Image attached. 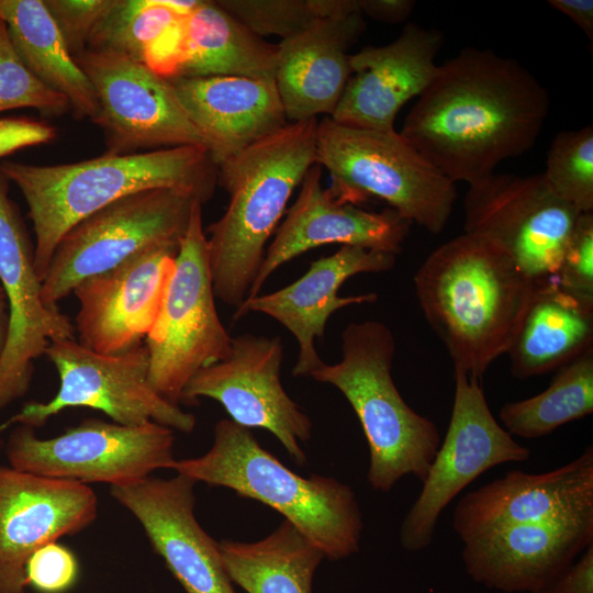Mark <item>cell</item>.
I'll return each instance as SVG.
<instances>
[{
  "mask_svg": "<svg viewBox=\"0 0 593 593\" xmlns=\"http://www.w3.org/2000/svg\"><path fill=\"white\" fill-rule=\"evenodd\" d=\"M315 164L332 178V194L359 205L374 197L430 234L446 227L457 199L455 183L401 134L317 122Z\"/></svg>",
  "mask_w": 593,
  "mask_h": 593,
  "instance_id": "obj_7",
  "label": "cell"
},
{
  "mask_svg": "<svg viewBox=\"0 0 593 593\" xmlns=\"http://www.w3.org/2000/svg\"><path fill=\"white\" fill-rule=\"evenodd\" d=\"M20 108L35 109L48 118L71 110L63 94L42 82L24 65L0 20V112Z\"/></svg>",
  "mask_w": 593,
  "mask_h": 593,
  "instance_id": "obj_34",
  "label": "cell"
},
{
  "mask_svg": "<svg viewBox=\"0 0 593 593\" xmlns=\"http://www.w3.org/2000/svg\"><path fill=\"white\" fill-rule=\"evenodd\" d=\"M97 514L89 485L0 466V593H24L32 553L83 530Z\"/></svg>",
  "mask_w": 593,
  "mask_h": 593,
  "instance_id": "obj_18",
  "label": "cell"
},
{
  "mask_svg": "<svg viewBox=\"0 0 593 593\" xmlns=\"http://www.w3.org/2000/svg\"><path fill=\"white\" fill-rule=\"evenodd\" d=\"M395 339L379 321L348 324L342 333V360L323 361L310 377L337 388L355 411L369 447L367 479L389 492L405 475L422 483L440 446L437 426L400 394L392 374Z\"/></svg>",
  "mask_w": 593,
  "mask_h": 593,
  "instance_id": "obj_6",
  "label": "cell"
},
{
  "mask_svg": "<svg viewBox=\"0 0 593 593\" xmlns=\"http://www.w3.org/2000/svg\"><path fill=\"white\" fill-rule=\"evenodd\" d=\"M9 323V311L4 291L0 284V351L4 345Z\"/></svg>",
  "mask_w": 593,
  "mask_h": 593,
  "instance_id": "obj_43",
  "label": "cell"
},
{
  "mask_svg": "<svg viewBox=\"0 0 593 593\" xmlns=\"http://www.w3.org/2000/svg\"><path fill=\"white\" fill-rule=\"evenodd\" d=\"M144 345L152 385L176 405L198 371L231 355L232 337L215 306L201 203L194 205L180 239L159 313Z\"/></svg>",
  "mask_w": 593,
  "mask_h": 593,
  "instance_id": "obj_8",
  "label": "cell"
},
{
  "mask_svg": "<svg viewBox=\"0 0 593 593\" xmlns=\"http://www.w3.org/2000/svg\"><path fill=\"white\" fill-rule=\"evenodd\" d=\"M552 281L571 295L593 303V212L578 217Z\"/></svg>",
  "mask_w": 593,
  "mask_h": 593,
  "instance_id": "obj_36",
  "label": "cell"
},
{
  "mask_svg": "<svg viewBox=\"0 0 593 593\" xmlns=\"http://www.w3.org/2000/svg\"><path fill=\"white\" fill-rule=\"evenodd\" d=\"M317 122H289L217 164V183L230 203L206 228L208 255L215 298L230 306L246 300L268 239L315 164Z\"/></svg>",
  "mask_w": 593,
  "mask_h": 593,
  "instance_id": "obj_4",
  "label": "cell"
},
{
  "mask_svg": "<svg viewBox=\"0 0 593 593\" xmlns=\"http://www.w3.org/2000/svg\"><path fill=\"white\" fill-rule=\"evenodd\" d=\"M593 412V348L558 369L542 392L504 404L499 413L513 436L534 439Z\"/></svg>",
  "mask_w": 593,
  "mask_h": 593,
  "instance_id": "obj_31",
  "label": "cell"
},
{
  "mask_svg": "<svg viewBox=\"0 0 593 593\" xmlns=\"http://www.w3.org/2000/svg\"><path fill=\"white\" fill-rule=\"evenodd\" d=\"M0 169L22 193L35 234L34 265L44 280L56 246L78 222L133 193L169 188L205 203L217 165L202 146L111 154L60 165L4 160Z\"/></svg>",
  "mask_w": 593,
  "mask_h": 593,
  "instance_id": "obj_3",
  "label": "cell"
},
{
  "mask_svg": "<svg viewBox=\"0 0 593 593\" xmlns=\"http://www.w3.org/2000/svg\"><path fill=\"white\" fill-rule=\"evenodd\" d=\"M463 198V230L502 248L537 283L551 280L581 212L542 174H491Z\"/></svg>",
  "mask_w": 593,
  "mask_h": 593,
  "instance_id": "obj_12",
  "label": "cell"
},
{
  "mask_svg": "<svg viewBox=\"0 0 593 593\" xmlns=\"http://www.w3.org/2000/svg\"><path fill=\"white\" fill-rule=\"evenodd\" d=\"M216 165L289 122L273 78L243 76L169 79Z\"/></svg>",
  "mask_w": 593,
  "mask_h": 593,
  "instance_id": "obj_26",
  "label": "cell"
},
{
  "mask_svg": "<svg viewBox=\"0 0 593 593\" xmlns=\"http://www.w3.org/2000/svg\"><path fill=\"white\" fill-rule=\"evenodd\" d=\"M279 46L264 41L222 8L198 0L181 21L178 77L273 78Z\"/></svg>",
  "mask_w": 593,
  "mask_h": 593,
  "instance_id": "obj_28",
  "label": "cell"
},
{
  "mask_svg": "<svg viewBox=\"0 0 593 593\" xmlns=\"http://www.w3.org/2000/svg\"><path fill=\"white\" fill-rule=\"evenodd\" d=\"M79 572L75 553L66 546L52 541L29 558L25 581L38 593H66L77 583Z\"/></svg>",
  "mask_w": 593,
  "mask_h": 593,
  "instance_id": "obj_37",
  "label": "cell"
},
{
  "mask_svg": "<svg viewBox=\"0 0 593 593\" xmlns=\"http://www.w3.org/2000/svg\"><path fill=\"white\" fill-rule=\"evenodd\" d=\"M195 481L177 473L111 485V496L132 513L187 593H236L219 549L194 515Z\"/></svg>",
  "mask_w": 593,
  "mask_h": 593,
  "instance_id": "obj_17",
  "label": "cell"
},
{
  "mask_svg": "<svg viewBox=\"0 0 593 593\" xmlns=\"http://www.w3.org/2000/svg\"><path fill=\"white\" fill-rule=\"evenodd\" d=\"M359 12L385 23L405 21L415 7L412 0H358Z\"/></svg>",
  "mask_w": 593,
  "mask_h": 593,
  "instance_id": "obj_41",
  "label": "cell"
},
{
  "mask_svg": "<svg viewBox=\"0 0 593 593\" xmlns=\"http://www.w3.org/2000/svg\"><path fill=\"white\" fill-rule=\"evenodd\" d=\"M197 198L169 188L126 195L78 222L59 240L41 295L58 307L85 279L108 271L152 247L179 244Z\"/></svg>",
  "mask_w": 593,
  "mask_h": 593,
  "instance_id": "obj_9",
  "label": "cell"
},
{
  "mask_svg": "<svg viewBox=\"0 0 593 593\" xmlns=\"http://www.w3.org/2000/svg\"><path fill=\"white\" fill-rule=\"evenodd\" d=\"M549 188L581 213L593 212V127L559 132L541 172Z\"/></svg>",
  "mask_w": 593,
  "mask_h": 593,
  "instance_id": "obj_33",
  "label": "cell"
},
{
  "mask_svg": "<svg viewBox=\"0 0 593 593\" xmlns=\"http://www.w3.org/2000/svg\"><path fill=\"white\" fill-rule=\"evenodd\" d=\"M76 61L99 101L107 153L132 154L210 144L183 110L169 79L127 57L86 51Z\"/></svg>",
  "mask_w": 593,
  "mask_h": 593,
  "instance_id": "obj_14",
  "label": "cell"
},
{
  "mask_svg": "<svg viewBox=\"0 0 593 593\" xmlns=\"http://www.w3.org/2000/svg\"><path fill=\"white\" fill-rule=\"evenodd\" d=\"M170 469L270 506L329 560L359 550L363 519L351 488L332 477L299 475L230 418L215 424L208 452L176 460Z\"/></svg>",
  "mask_w": 593,
  "mask_h": 593,
  "instance_id": "obj_5",
  "label": "cell"
},
{
  "mask_svg": "<svg viewBox=\"0 0 593 593\" xmlns=\"http://www.w3.org/2000/svg\"><path fill=\"white\" fill-rule=\"evenodd\" d=\"M45 356L58 372L57 393L48 402L27 403L11 422L35 428L66 409L89 407L122 425L154 422L182 433L195 426L193 414L164 399L152 385L144 344L109 355L71 338L51 343Z\"/></svg>",
  "mask_w": 593,
  "mask_h": 593,
  "instance_id": "obj_11",
  "label": "cell"
},
{
  "mask_svg": "<svg viewBox=\"0 0 593 593\" xmlns=\"http://www.w3.org/2000/svg\"><path fill=\"white\" fill-rule=\"evenodd\" d=\"M593 507V448L555 470L507 471L466 494L454 511L462 542L490 530L549 519Z\"/></svg>",
  "mask_w": 593,
  "mask_h": 593,
  "instance_id": "obj_24",
  "label": "cell"
},
{
  "mask_svg": "<svg viewBox=\"0 0 593 593\" xmlns=\"http://www.w3.org/2000/svg\"><path fill=\"white\" fill-rule=\"evenodd\" d=\"M179 244L148 248L81 281L76 331L79 343L101 354L142 344L159 313Z\"/></svg>",
  "mask_w": 593,
  "mask_h": 593,
  "instance_id": "obj_19",
  "label": "cell"
},
{
  "mask_svg": "<svg viewBox=\"0 0 593 593\" xmlns=\"http://www.w3.org/2000/svg\"><path fill=\"white\" fill-rule=\"evenodd\" d=\"M550 7L571 19L592 42L593 1L592 0H549Z\"/></svg>",
  "mask_w": 593,
  "mask_h": 593,
  "instance_id": "obj_42",
  "label": "cell"
},
{
  "mask_svg": "<svg viewBox=\"0 0 593 593\" xmlns=\"http://www.w3.org/2000/svg\"><path fill=\"white\" fill-rule=\"evenodd\" d=\"M365 30L361 13L325 18L278 44L275 82L288 122L333 114L351 75L349 49Z\"/></svg>",
  "mask_w": 593,
  "mask_h": 593,
  "instance_id": "obj_25",
  "label": "cell"
},
{
  "mask_svg": "<svg viewBox=\"0 0 593 593\" xmlns=\"http://www.w3.org/2000/svg\"><path fill=\"white\" fill-rule=\"evenodd\" d=\"M593 544V507L512 525L463 542L466 573L488 589L535 593Z\"/></svg>",
  "mask_w": 593,
  "mask_h": 593,
  "instance_id": "obj_20",
  "label": "cell"
},
{
  "mask_svg": "<svg viewBox=\"0 0 593 593\" xmlns=\"http://www.w3.org/2000/svg\"><path fill=\"white\" fill-rule=\"evenodd\" d=\"M443 44L441 31L409 23L390 44L351 54V75L329 118L346 126L393 131L401 108L435 77Z\"/></svg>",
  "mask_w": 593,
  "mask_h": 593,
  "instance_id": "obj_23",
  "label": "cell"
},
{
  "mask_svg": "<svg viewBox=\"0 0 593 593\" xmlns=\"http://www.w3.org/2000/svg\"><path fill=\"white\" fill-rule=\"evenodd\" d=\"M529 457L530 450L492 415L480 380L455 370L449 425L422 490L401 525L402 547L411 552L428 547L440 514L466 486L496 466Z\"/></svg>",
  "mask_w": 593,
  "mask_h": 593,
  "instance_id": "obj_13",
  "label": "cell"
},
{
  "mask_svg": "<svg viewBox=\"0 0 593 593\" xmlns=\"http://www.w3.org/2000/svg\"><path fill=\"white\" fill-rule=\"evenodd\" d=\"M10 181L0 169V284L9 323L0 351V412L29 391L34 361L53 342L71 339L75 326L58 307L42 300V281L20 210L9 197Z\"/></svg>",
  "mask_w": 593,
  "mask_h": 593,
  "instance_id": "obj_16",
  "label": "cell"
},
{
  "mask_svg": "<svg viewBox=\"0 0 593 593\" xmlns=\"http://www.w3.org/2000/svg\"><path fill=\"white\" fill-rule=\"evenodd\" d=\"M413 282L455 370L479 380L507 353L538 284L497 245L466 232L432 251Z\"/></svg>",
  "mask_w": 593,
  "mask_h": 593,
  "instance_id": "obj_2",
  "label": "cell"
},
{
  "mask_svg": "<svg viewBox=\"0 0 593 593\" xmlns=\"http://www.w3.org/2000/svg\"><path fill=\"white\" fill-rule=\"evenodd\" d=\"M174 446V430L154 422L122 425L89 418L51 438H41L35 428L21 424L10 433L5 455L20 471L111 486L170 469L176 461Z\"/></svg>",
  "mask_w": 593,
  "mask_h": 593,
  "instance_id": "obj_10",
  "label": "cell"
},
{
  "mask_svg": "<svg viewBox=\"0 0 593 593\" xmlns=\"http://www.w3.org/2000/svg\"><path fill=\"white\" fill-rule=\"evenodd\" d=\"M535 593H593V544Z\"/></svg>",
  "mask_w": 593,
  "mask_h": 593,
  "instance_id": "obj_40",
  "label": "cell"
},
{
  "mask_svg": "<svg viewBox=\"0 0 593 593\" xmlns=\"http://www.w3.org/2000/svg\"><path fill=\"white\" fill-rule=\"evenodd\" d=\"M217 3L258 36L291 38L318 20L313 0H220Z\"/></svg>",
  "mask_w": 593,
  "mask_h": 593,
  "instance_id": "obj_35",
  "label": "cell"
},
{
  "mask_svg": "<svg viewBox=\"0 0 593 593\" xmlns=\"http://www.w3.org/2000/svg\"><path fill=\"white\" fill-rule=\"evenodd\" d=\"M220 553L232 582L247 593H312L324 552L290 522L254 542L222 540Z\"/></svg>",
  "mask_w": 593,
  "mask_h": 593,
  "instance_id": "obj_30",
  "label": "cell"
},
{
  "mask_svg": "<svg viewBox=\"0 0 593 593\" xmlns=\"http://www.w3.org/2000/svg\"><path fill=\"white\" fill-rule=\"evenodd\" d=\"M56 130L44 121L26 116L0 118V158L56 138Z\"/></svg>",
  "mask_w": 593,
  "mask_h": 593,
  "instance_id": "obj_39",
  "label": "cell"
},
{
  "mask_svg": "<svg viewBox=\"0 0 593 593\" xmlns=\"http://www.w3.org/2000/svg\"><path fill=\"white\" fill-rule=\"evenodd\" d=\"M70 54L87 51L89 37L113 0H44Z\"/></svg>",
  "mask_w": 593,
  "mask_h": 593,
  "instance_id": "obj_38",
  "label": "cell"
},
{
  "mask_svg": "<svg viewBox=\"0 0 593 593\" xmlns=\"http://www.w3.org/2000/svg\"><path fill=\"white\" fill-rule=\"evenodd\" d=\"M322 169L314 164L304 176L295 202L276 230L248 298L259 294L267 279L283 264L327 244L358 246L398 255L411 223L391 208L371 212L339 202L321 184Z\"/></svg>",
  "mask_w": 593,
  "mask_h": 593,
  "instance_id": "obj_21",
  "label": "cell"
},
{
  "mask_svg": "<svg viewBox=\"0 0 593 593\" xmlns=\"http://www.w3.org/2000/svg\"><path fill=\"white\" fill-rule=\"evenodd\" d=\"M0 20L24 65L69 101L74 115L96 122V90L68 51L44 0H0Z\"/></svg>",
  "mask_w": 593,
  "mask_h": 593,
  "instance_id": "obj_29",
  "label": "cell"
},
{
  "mask_svg": "<svg viewBox=\"0 0 593 593\" xmlns=\"http://www.w3.org/2000/svg\"><path fill=\"white\" fill-rule=\"evenodd\" d=\"M395 262L396 255L390 253L342 246L335 254L312 261L307 271L291 284L246 299L235 310L233 321L256 312L279 322L299 345L293 377H310L323 363L315 340L324 337L328 317L339 309L373 303L378 299L374 292L339 296L343 283L358 273L389 271Z\"/></svg>",
  "mask_w": 593,
  "mask_h": 593,
  "instance_id": "obj_22",
  "label": "cell"
},
{
  "mask_svg": "<svg viewBox=\"0 0 593 593\" xmlns=\"http://www.w3.org/2000/svg\"><path fill=\"white\" fill-rule=\"evenodd\" d=\"M198 0H113L94 26L87 51L142 63L148 46L186 15Z\"/></svg>",
  "mask_w": 593,
  "mask_h": 593,
  "instance_id": "obj_32",
  "label": "cell"
},
{
  "mask_svg": "<svg viewBox=\"0 0 593 593\" xmlns=\"http://www.w3.org/2000/svg\"><path fill=\"white\" fill-rule=\"evenodd\" d=\"M282 359L279 336L232 337L230 357L198 371L186 385L181 403L215 400L236 424L272 433L302 467L306 456L301 444L310 439L312 422L282 387Z\"/></svg>",
  "mask_w": 593,
  "mask_h": 593,
  "instance_id": "obj_15",
  "label": "cell"
},
{
  "mask_svg": "<svg viewBox=\"0 0 593 593\" xmlns=\"http://www.w3.org/2000/svg\"><path fill=\"white\" fill-rule=\"evenodd\" d=\"M593 348V303L538 283L534 298L508 348L513 377L528 379L569 363Z\"/></svg>",
  "mask_w": 593,
  "mask_h": 593,
  "instance_id": "obj_27",
  "label": "cell"
},
{
  "mask_svg": "<svg viewBox=\"0 0 593 593\" xmlns=\"http://www.w3.org/2000/svg\"><path fill=\"white\" fill-rule=\"evenodd\" d=\"M548 112L546 88L518 60L465 47L438 66L400 134L451 182L470 184L528 152Z\"/></svg>",
  "mask_w": 593,
  "mask_h": 593,
  "instance_id": "obj_1",
  "label": "cell"
}]
</instances>
